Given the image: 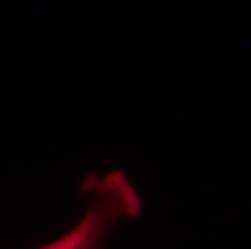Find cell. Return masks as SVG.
<instances>
[{
	"label": "cell",
	"instance_id": "cell-2",
	"mask_svg": "<svg viewBox=\"0 0 251 249\" xmlns=\"http://www.w3.org/2000/svg\"><path fill=\"white\" fill-rule=\"evenodd\" d=\"M81 191L105 199L124 219H138L143 214L141 196L122 170H110L105 175H88L81 183Z\"/></svg>",
	"mask_w": 251,
	"mask_h": 249
},
{
	"label": "cell",
	"instance_id": "cell-1",
	"mask_svg": "<svg viewBox=\"0 0 251 249\" xmlns=\"http://www.w3.org/2000/svg\"><path fill=\"white\" fill-rule=\"evenodd\" d=\"M120 219L105 199L96 196V203L63 235L44 246L46 249H93L104 241L114 222Z\"/></svg>",
	"mask_w": 251,
	"mask_h": 249
}]
</instances>
